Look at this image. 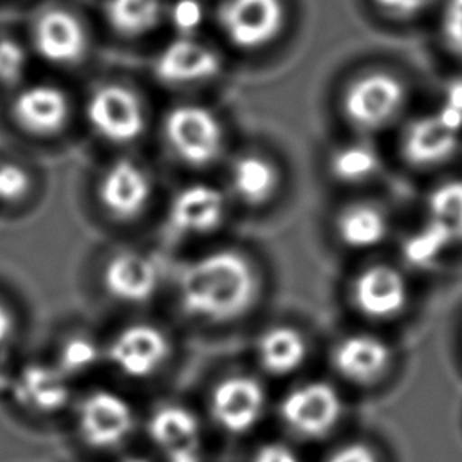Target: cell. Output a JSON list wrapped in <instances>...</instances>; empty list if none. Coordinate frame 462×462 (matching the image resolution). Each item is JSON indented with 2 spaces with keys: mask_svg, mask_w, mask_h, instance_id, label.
I'll list each match as a JSON object with an SVG mask.
<instances>
[{
  "mask_svg": "<svg viewBox=\"0 0 462 462\" xmlns=\"http://www.w3.org/2000/svg\"><path fill=\"white\" fill-rule=\"evenodd\" d=\"M14 328V319L7 305L0 300V348L9 341Z\"/></svg>",
  "mask_w": 462,
  "mask_h": 462,
  "instance_id": "obj_36",
  "label": "cell"
},
{
  "mask_svg": "<svg viewBox=\"0 0 462 462\" xmlns=\"http://www.w3.org/2000/svg\"><path fill=\"white\" fill-rule=\"evenodd\" d=\"M31 189L27 170L16 162H0V202L13 204L22 200Z\"/></svg>",
  "mask_w": 462,
  "mask_h": 462,
  "instance_id": "obj_31",
  "label": "cell"
},
{
  "mask_svg": "<svg viewBox=\"0 0 462 462\" xmlns=\"http://www.w3.org/2000/svg\"><path fill=\"white\" fill-rule=\"evenodd\" d=\"M14 401L38 415H52L70 402V379L56 363H29L13 381Z\"/></svg>",
  "mask_w": 462,
  "mask_h": 462,
  "instance_id": "obj_14",
  "label": "cell"
},
{
  "mask_svg": "<svg viewBox=\"0 0 462 462\" xmlns=\"http://www.w3.org/2000/svg\"><path fill=\"white\" fill-rule=\"evenodd\" d=\"M170 356L168 336L152 323H132L114 334L105 357L125 377L146 379L157 374Z\"/></svg>",
  "mask_w": 462,
  "mask_h": 462,
  "instance_id": "obj_9",
  "label": "cell"
},
{
  "mask_svg": "<svg viewBox=\"0 0 462 462\" xmlns=\"http://www.w3.org/2000/svg\"><path fill=\"white\" fill-rule=\"evenodd\" d=\"M152 180L148 171L128 159L110 164L99 180V200L105 209L121 220L137 217L148 204Z\"/></svg>",
  "mask_w": 462,
  "mask_h": 462,
  "instance_id": "obj_16",
  "label": "cell"
},
{
  "mask_svg": "<svg viewBox=\"0 0 462 462\" xmlns=\"http://www.w3.org/2000/svg\"><path fill=\"white\" fill-rule=\"evenodd\" d=\"M406 87L392 72L372 70L357 76L343 92L341 106L346 121L361 132L388 126L404 108Z\"/></svg>",
  "mask_w": 462,
  "mask_h": 462,
  "instance_id": "obj_2",
  "label": "cell"
},
{
  "mask_svg": "<svg viewBox=\"0 0 462 462\" xmlns=\"http://www.w3.org/2000/svg\"><path fill=\"white\" fill-rule=\"evenodd\" d=\"M390 357V346L381 337L372 334H350L334 346L332 365L346 381L368 384L384 374Z\"/></svg>",
  "mask_w": 462,
  "mask_h": 462,
  "instance_id": "obj_19",
  "label": "cell"
},
{
  "mask_svg": "<svg viewBox=\"0 0 462 462\" xmlns=\"http://www.w3.org/2000/svg\"><path fill=\"white\" fill-rule=\"evenodd\" d=\"M229 186L242 202L258 206L267 202L276 191L278 170L263 155L244 153L229 168Z\"/></svg>",
  "mask_w": 462,
  "mask_h": 462,
  "instance_id": "obj_22",
  "label": "cell"
},
{
  "mask_svg": "<svg viewBox=\"0 0 462 462\" xmlns=\"http://www.w3.org/2000/svg\"><path fill=\"white\" fill-rule=\"evenodd\" d=\"M220 70L222 60L217 51L193 36H179L166 43L153 60L155 76L171 87L204 83Z\"/></svg>",
  "mask_w": 462,
  "mask_h": 462,
  "instance_id": "obj_11",
  "label": "cell"
},
{
  "mask_svg": "<svg viewBox=\"0 0 462 462\" xmlns=\"http://www.w3.org/2000/svg\"><path fill=\"white\" fill-rule=\"evenodd\" d=\"M27 69V52L11 36H0V87L16 85Z\"/></svg>",
  "mask_w": 462,
  "mask_h": 462,
  "instance_id": "obj_29",
  "label": "cell"
},
{
  "mask_svg": "<svg viewBox=\"0 0 462 462\" xmlns=\"http://www.w3.org/2000/svg\"><path fill=\"white\" fill-rule=\"evenodd\" d=\"M148 437L153 446L168 457L200 446V422L197 415L182 404H162L148 419Z\"/></svg>",
  "mask_w": 462,
  "mask_h": 462,
  "instance_id": "obj_20",
  "label": "cell"
},
{
  "mask_svg": "<svg viewBox=\"0 0 462 462\" xmlns=\"http://www.w3.org/2000/svg\"><path fill=\"white\" fill-rule=\"evenodd\" d=\"M267 393L260 381L245 374L220 379L209 395V415L226 433L244 435L263 417Z\"/></svg>",
  "mask_w": 462,
  "mask_h": 462,
  "instance_id": "obj_10",
  "label": "cell"
},
{
  "mask_svg": "<svg viewBox=\"0 0 462 462\" xmlns=\"http://www.w3.org/2000/svg\"><path fill=\"white\" fill-rule=\"evenodd\" d=\"M343 415L339 392L325 381H307L285 393L280 404L283 424L298 437L314 440L328 435Z\"/></svg>",
  "mask_w": 462,
  "mask_h": 462,
  "instance_id": "obj_4",
  "label": "cell"
},
{
  "mask_svg": "<svg viewBox=\"0 0 462 462\" xmlns=\"http://www.w3.org/2000/svg\"><path fill=\"white\" fill-rule=\"evenodd\" d=\"M352 300L359 312L374 319L399 314L408 303V283L392 265H370L363 269L352 285Z\"/></svg>",
  "mask_w": 462,
  "mask_h": 462,
  "instance_id": "obj_15",
  "label": "cell"
},
{
  "mask_svg": "<svg viewBox=\"0 0 462 462\" xmlns=\"http://www.w3.org/2000/svg\"><path fill=\"white\" fill-rule=\"evenodd\" d=\"M105 291L121 303H144L148 301L159 285V271L155 263L134 251L114 254L101 274Z\"/></svg>",
  "mask_w": 462,
  "mask_h": 462,
  "instance_id": "obj_17",
  "label": "cell"
},
{
  "mask_svg": "<svg viewBox=\"0 0 462 462\" xmlns=\"http://www.w3.org/2000/svg\"><path fill=\"white\" fill-rule=\"evenodd\" d=\"M440 31L448 49L462 58V0H446L440 16Z\"/></svg>",
  "mask_w": 462,
  "mask_h": 462,
  "instance_id": "obj_32",
  "label": "cell"
},
{
  "mask_svg": "<svg viewBox=\"0 0 462 462\" xmlns=\"http://www.w3.org/2000/svg\"><path fill=\"white\" fill-rule=\"evenodd\" d=\"M431 0H374V4L393 18H411L419 14Z\"/></svg>",
  "mask_w": 462,
  "mask_h": 462,
  "instance_id": "obj_35",
  "label": "cell"
},
{
  "mask_svg": "<svg viewBox=\"0 0 462 462\" xmlns=\"http://www.w3.org/2000/svg\"><path fill=\"white\" fill-rule=\"evenodd\" d=\"M249 462H300V457L285 442L269 440L253 451Z\"/></svg>",
  "mask_w": 462,
  "mask_h": 462,
  "instance_id": "obj_33",
  "label": "cell"
},
{
  "mask_svg": "<svg viewBox=\"0 0 462 462\" xmlns=\"http://www.w3.org/2000/svg\"><path fill=\"white\" fill-rule=\"evenodd\" d=\"M384 211L368 202L346 206L336 218L339 240L350 249H370L379 245L388 235Z\"/></svg>",
  "mask_w": 462,
  "mask_h": 462,
  "instance_id": "obj_23",
  "label": "cell"
},
{
  "mask_svg": "<svg viewBox=\"0 0 462 462\" xmlns=\"http://www.w3.org/2000/svg\"><path fill=\"white\" fill-rule=\"evenodd\" d=\"M103 357L105 352L92 337L85 334H74L60 345L54 363L69 379H74L92 372Z\"/></svg>",
  "mask_w": 462,
  "mask_h": 462,
  "instance_id": "obj_27",
  "label": "cell"
},
{
  "mask_svg": "<svg viewBox=\"0 0 462 462\" xmlns=\"http://www.w3.org/2000/svg\"><path fill=\"white\" fill-rule=\"evenodd\" d=\"M325 462H379L375 451L366 442H346L336 448Z\"/></svg>",
  "mask_w": 462,
  "mask_h": 462,
  "instance_id": "obj_34",
  "label": "cell"
},
{
  "mask_svg": "<svg viewBox=\"0 0 462 462\" xmlns=\"http://www.w3.org/2000/svg\"><path fill=\"white\" fill-rule=\"evenodd\" d=\"M11 112L23 130L36 135H52L63 128L69 117V101L58 87L38 83L16 92Z\"/></svg>",
  "mask_w": 462,
  "mask_h": 462,
  "instance_id": "obj_18",
  "label": "cell"
},
{
  "mask_svg": "<svg viewBox=\"0 0 462 462\" xmlns=\"http://www.w3.org/2000/svg\"><path fill=\"white\" fill-rule=\"evenodd\" d=\"M134 428V408L116 392L94 390L78 404L76 430L88 448L99 451L116 449L130 439Z\"/></svg>",
  "mask_w": 462,
  "mask_h": 462,
  "instance_id": "obj_5",
  "label": "cell"
},
{
  "mask_svg": "<svg viewBox=\"0 0 462 462\" xmlns=\"http://www.w3.org/2000/svg\"><path fill=\"white\" fill-rule=\"evenodd\" d=\"M162 0H106L105 16L110 27L123 36H141L152 31L162 13Z\"/></svg>",
  "mask_w": 462,
  "mask_h": 462,
  "instance_id": "obj_25",
  "label": "cell"
},
{
  "mask_svg": "<svg viewBox=\"0 0 462 462\" xmlns=\"http://www.w3.org/2000/svg\"><path fill=\"white\" fill-rule=\"evenodd\" d=\"M166 14L179 36H193L204 23L206 7L200 0H173Z\"/></svg>",
  "mask_w": 462,
  "mask_h": 462,
  "instance_id": "obj_30",
  "label": "cell"
},
{
  "mask_svg": "<svg viewBox=\"0 0 462 462\" xmlns=\"http://www.w3.org/2000/svg\"><path fill=\"white\" fill-rule=\"evenodd\" d=\"M177 292L179 303L189 318L206 323H229L254 305L258 278L242 253L218 249L195 258L182 269Z\"/></svg>",
  "mask_w": 462,
  "mask_h": 462,
  "instance_id": "obj_1",
  "label": "cell"
},
{
  "mask_svg": "<svg viewBox=\"0 0 462 462\" xmlns=\"http://www.w3.org/2000/svg\"><path fill=\"white\" fill-rule=\"evenodd\" d=\"M170 150L189 166H206L217 161L224 146L220 119L202 105H177L162 123Z\"/></svg>",
  "mask_w": 462,
  "mask_h": 462,
  "instance_id": "obj_3",
  "label": "cell"
},
{
  "mask_svg": "<svg viewBox=\"0 0 462 462\" xmlns=\"http://www.w3.org/2000/svg\"><path fill=\"white\" fill-rule=\"evenodd\" d=\"M330 173L334 179L345 184H359L372 179L379 166L381 159L374 146L368 143L354 141L339 146L328 161Z\"/></svg>",
  "mask_w": 462,
  "mask_h": 462,
  "instance_id": "obj_26",
  "label": "cell"
},
{
  "mask_svg": "<svg viewBox=\"0 0 462 462\" xmlns=\"http://www.w3.org/2000/svg\"><path fill=\"white\" fill-rule=\"evenodd\" d=\"M305 336L289 325L265 328L256 339V359L271 375H289L301 368L307 359Z\"/></svg>",
  "mask_w": 462,
  "mask_h": 462,
  "instance_id": "obj_21",
  "label": "cell"
},
{
  "mask_svg": "<svg viewBox=\"0 0 462 462\" xmlns=\"http://www.w3.org/2000/svg\"><path fill=\"white\" fill-rule=\"evenodd\" d=\"M32 45L45 61L72 65L87 51V32L70 11L47 7L32 23Z\"/></svg>",
  "mask_w": 462,
  "mask_h": 462,
  "instance_id": "obj_13",
  "label": "cell"
},
{
  "mask_svg": "<svg viewBox=\"0 0 462 462\" xmlns=\"http://www.w3.org/2000/svg\"><path fill=\"white\" fill-rule=\"evenodd\" d=\"M90 128L108 143L125 144L137 139L146 116L139 96L128 87L106 83L90 92L85 106Z\"/></svg>",
  "mask_w": 462,
  "mask_h": 462,
  "instance_id": "obj_6",
  "label": "cell"
},
{
  "mask_svg": "<svg viewBox=\"0 0 462 462\" xmlns=\"http://www.w3.org/2000/svg\"><path fill=\"white\" fill-rule=\"evenodd\" d=\"M448 247L449 244L446 242V238L428 222H424V226L419 231L411 233L404 240L402 254L406 262L415 267H430L440 258V254Z\"/></svg>",
  "mask_w": 462,
  "mask_h": 462,
  "instance_id": "obj_28",
  "label": "cell"
},
{
  "mask_svg": "<svg viewBox=\"0 0 462 462\" xmlns=\"http://www.w3.org/2000/svg\"><path fill=\"white\" fill-rule=\"evenodd\" d=\"M226 217V197L206 182L180 188L168 206V226L180 236H200L215 231Z\"/></svg>",
  "mask_w": 462,
  "mask_h": 462,
  "instance_id": "obj_12",
  "label": "cell"
},
{
  "mask_svg": "<svg viewBox=\"0 0 462 462\" xmlns=\"http://www.w3.org/2000/svg\"><path fill=\"white\" fill-rule=\"evenodd\" d=\"M462 112L444 105L439 112L413 119L402 134V153L419 168L437 166L455 155L460 144Z\"/></svg>",
  "mask_w": 462,
  "mask_h": 462,
  "instance_id": "obj_8",
  "label": "cell"
},
{
  "mask_svg": "<svg viewBox=\"0 0 462 462\" xmlns=\"http://www.w3.org/2000/svg\"><path fill=\"white\" fill-rule=\"evenodd\" d=\"M227 42L242 51H256L276 40L285 22L282 0H226L217 13Z\"/></svg>",
  "mask_w": 462,
  "mask_h": 462,
  "instance_id": "obj_7",
  "label": "cell"
},
{
  "mask_svg": "<svg viewBox=\"0 0 462 462\" xmlns=\"http://www.w3.org/2000/svg\"><path fill=\"white\" fill-rule=\"evenodd\" d=\"M119 462H150V460L146 457H143V455H128V457L121 458Z\"/></svg>",
  "mask_w": 462,
  "mask_h": 462,
  "instance_id": "obj_37",
  "label": "cell"
},
{
  "mask_svg": "<svg viewBox=\"0 0 462 462\" xmlns=\"http://www.w3.org/2000/svg\"><path fill=\"white\" fill-rule=\"evenodd\" d=\"M426 222L449 245L462 242V180L449 179L435 186L426 199Z\"/></svg>",
  "mask_w": 462,
  "mask_h": 462,
  "instance_id": "obj_24",
  "label": "cell"
}]
</instances>
